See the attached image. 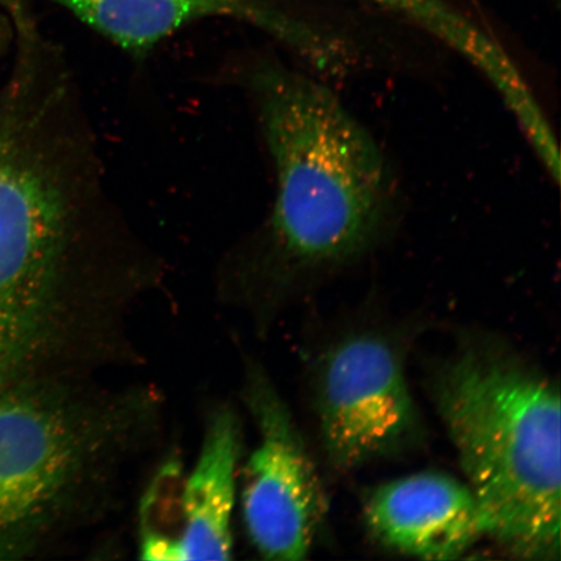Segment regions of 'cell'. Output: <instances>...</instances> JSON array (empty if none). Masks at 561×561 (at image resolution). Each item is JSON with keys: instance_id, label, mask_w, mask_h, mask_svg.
<instances>
[{"instance_id": "6da1fadb", "label": "cell", "mask_w": 561, "mask_h": 561, "mask_svg": "<svg viewBox=\"0 0 561 561\" xmlns=\"http://www.w3.org/2000/svg\"><path fill=\"white\" fill-rule=\"evenodd\" d=\"M145 252L62 56L0 50V389L30 377L80 308L129 290Z\"/></svg>"}, {"instance_id": "7a4b0ae2", "label": "cell", "mask_w": 561, "mask_h": 561, "mask_svg": "<svg viewBox=\"0 0 561 561\" xmlns=\"http://www.w3.org/2000/svg\"><path fill=\"white\" fill-rule=\"evenodd\" d=\"M243 83L276 191L268 216L230 263L249 293L283 298L392 240L401 186L382 147L320 77L263 60Z\"/></svg>"}, {"instance_id": "3957f363", "label": "cell", "mask_w": 561, "mask_h": 561, "mask_svg": "<svg viewBox=\"0 0 561 561\" xmlns=\"http://www.w3.org/2000/svg\"><path fill=\"white\" fill-rule=\"evenodd\" d=\"M432 394L481 508L486 536L514 556L560 559V389L515 351L469 340Z\"/></svg>"}, {"instance_id": "277c9868", "label": "cell", "mask_w": 561, "mask_h": 561, "mask_svg": "<svg viewBox=\"0 0 561 561\" xmlns=\"http://www.w3.org/2000/svg\"><path fill=\"white\" fill-rule=\"evenodd\" d=\"M131 415L31 377L0 389V559L33 551L107 481Z\"/></svg>"}, {"instance_id": "5b68a950", "label": "cell", "mask_w": 561, "mask_h": 561, "mask_svg": "<svg viewBox=\"0 0 561 561\" xmlns=\"http://www.w3.org/2000/svg\"><path fill=\"white\" fill-rule=\"evenodd\" d=\"M314 407L327 459L343 472L403 453L424 436L401 350L381 333H351L325 351Z\"/></svg>"}, {"instance_id": "8992f818", "label": "cell", "mask_w": 561, "mask_h": 561, "mask_svg": "<svg viewBox=\"0 0 561 561\" xmlns=\"http://www.w3.org/2000/svg\"><path fill=\"white\" fill-rule=\"evenodd\" d=\"M245 396L259 432L243 472L245 531L266 560H304L324 522V489L289 407L262 369L250 370Z\"/></svg>"}, {"instance_id": "52a82bcc", "label": "cell", "mask_w": 561, "mask_h": 561, "mask_svg": "<svg viewBox=\"0 0 561 561\" xmlns=\"http://www.w3.org/2000/svg\"><path fill=\"white\" fill-rule=\"evenodd\" d=\"M240 421L230 409L209 416L199 458L186 479L173 469L157 481L167 500L150 490L142 507L140 558L146 560H229L233 552Z\"/></svg>"}, {"instance_id": "ba28073f", "label": "cell", "mask_w": 561, "mask_h": 561, "mask_svg": "<svg viewBox=\"0 0 561 561\" xmlns=\"http://www.w3.org/2000/svg\"><path fill=\"white\" fill-rule=\"evenodd\" d=\"M363 511L371 536L407 557L458 559L486 536L473 491L446 473L385 482L369 491Z\"/></svg>"}, {"instance_id": "9c48e42d", "label": "cell", "mask_w": 561, "mask_h": 561, "mask_svg": "<svg viewBox=\"0 0 561 561\" xmlns=\"http://www.w3.org/2000/svg\"><path fill=\"white\" fill-rule=\"evenodd\" d=\"M126 53L142 56L182 27L209 18L244 21L275 35L301 58L319 50L320 35L263 0H54Z\"/></svg>"}, {"instance_id": "30bf717a", "label": "cell", "mask_w": 561, "mask_h": 561, "mask_svg": "<svg viewBox=\"0 0 561 561\" xmlns=\"http://www.w3.org/2000/svg\"><path fill=\"white\" fill-rule=\"evenodd\" d=\"M413 21L466 59L485 79L501 100H514L525 89V76L501 46L471 19L445 0H376Z\"/></svg>"}]
</instances>
